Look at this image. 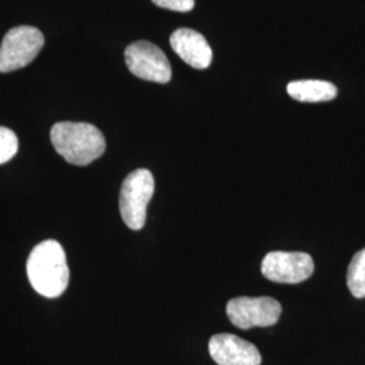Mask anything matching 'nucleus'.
Segmentation results:
<instances>
[{
    "instance_id": "1",
    "label": "nucleus",
    "mask_w": 365,
    "mask_h": 365,
    "mask_svg": "<svg viewBox=\"0 0 365 365\" xmlns=\"http://www.w3.org/2000/svg\"><path fill=\"white\" fill-rule=\"evenodd\" d=\"M27 277L39 295L58 298L69 283L66 250L60 242L46 240L31 250L27 259Z\"/></svg>"
},
{
    "instance_id": "2",
    "label": "nucleus",
    "mask_w": 365,
    "mask_h": 365,
    "mask_svg": "<svg viewBox=\"0 0 365 365\" xmlns=\"http://www.w3.org/2000/svg\"><path fill=\"white\" fill-rule=\"evenodd\" d=\"M51 140L57 153L69 164L88 165L103 156L106 140L96 126L86 122H58L51 130Z\"/></svg>"
},
{
    "instance_id": "3",
    "label": "nucleus",
    "mask_w": 365,
    "mask_h": 365,
    "mask_svg": "<svg viewBox=\"0 0 365 365\" xmlns=\"http://www.w3.org/2000/svg\"><path fill=\"white\" fill-rule=\"evenodd\" d=\"M155 194V178L148 170H133L122 182L119 211L131 230H141L146 222V209Z\"/></svg>"
},
{
    "instance_id": "4",
    "label": "nucleus",
    "mask_w": 365,
    "mask_h": 365,
    "mask_svg": "<svg viewBox=\"0 0 365 365\" xmlns=\"http://www.w3.org/2000/svg\"><path fill=\"white\" fill-rule=\"evenodd\" d=\"M45 38L37 27L18 26L7 31L0 46V73L30 64L43 48Z\"/></svg>"
},
{
    "instance_id": "5",
    "label": "nucleus",
    "mask_w": 365,
    "mask_h": 365,
    "mask_svg": "<svg viewBox=\"0 0 365 365\" xmlns=\"http://www.w3.org/2000/svg\"><path fill=\"white\" fill-rule=\"evenodd\" d=\"M125 61L131 73L146 81L165 84L172 78L170 60L149 41H137L125 51Z\"/></svg>"
},
{
    "instance_id": "6",
    "label": "nucleus",
    "mask_w": 365,
    "mask_h": 365,
    "mask_svg": "<svg viewBox=\"0 0 365 365\" xmlns=\"http://www.w3.org/2000/svg\"><path fill=\"white\" fill-rule=\"evenodd\" d=\"M226 313L230 322L242 330L268 327L279 321L282 304L271 297H240L227 303Z\"/></svg>"
},
{
    "instance_id": "7",
    "label": "nucleus",
    "mask_w": 365,
    "mask_h": 365,
    "mask_svg": "<svg viewBox=\"0 0 365 365\" xmlns=\"http://www.w3.org/2000/svg\"><path fill=\"white\" fill-rule=\"evenodd\" d=\"M313 272V257L304 252H271L261 262V274L274 283L298 284Z\"/></svg>"
},
{
    "instance_id": "8",
    "label": "nucleus",
    "mask_w": 365,
    "mask_h": 365,
    "mask_svg": "<svg viewBox=\"0 0 365 365\" xmlns=\"http://www.w3.org/2000/svg\"><path fill=\"white\" fill-rule=\"evenodd\" d=\"M209 352L218 365H261L259 349L235 334H215L210 339Z\"/></svg>"
},
{
    "instance_id": "9",
    "label": "nucleus",
    "mask_w": 365,
    "mask_h": 365,
    "mask_svg": "<svg viewBox=\"0 0 365 365\" xmlns=\"http://www.w3.org/2000/svg\"><path fill=\"white\" fill-rule=\"evenodd\" d=\"M170 46L185 64L195 69H206L212 61V51L207 39L192 29L173 31Z\"/></svg>"
},
{
    "instance_id": "10",
    "label": "nucleus",
    "mask_w": 365,
    "mask_h": 365,
    "mask_svg": "<svg viewBox=\"0 0 365 365\" xmlns=\"http://www.w3.org/2000/svg\"><path fill=\"white\" fill-rule=\"evenodd\" d=\"M288 95L303 103H319L333 101L339 90L333 83L325 80H297L287 86Z\"/></svg>"
},
{
    "instance_id": "11",
    "label": "nucleus",
    "mask_w": 365,
    "mask_h": 365,
    "mask_svg": "<svg viewBox=\"0 0 365 365\" xmlns=\"http://www.w3.org/2000/svg\"><path fill=\"white\" fill-rule=\"evenodd\" d=\"M346 284L354 298H365V248L353 256L346 272Z\"/></svg>"
},
{
    "instance_id": "12",
    "label": "nucleus",
    "mask_w": 365,
    "mask_h": 365,
    "mask_svg": "<svg viewBox=\"0 0 365 365\" xmlns=\"http://www.w3.org/2000/svg\"><path fill=\"white\" fill-rule=\"evenodd\" d=\"M18 137L13 130L0 126V164L10 161L18 152Z\"/></svg>"
},
{
    "instance_id": "13",
    "label": "nucleus",
    "mask_w": 365,
    "mask_h": 365,
    "mask_svg": "<svg viewBox=\"0 0 365 365\" xmlns=\"http://www.w3.org/2000/svg\"><path fill=\"white\" fill-rule=\"evenodd\" d=\"M152 1L161 9L178 11V13H188L195 6V0H152Z\"/></svg>"
}]
</instances>
